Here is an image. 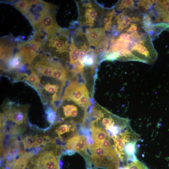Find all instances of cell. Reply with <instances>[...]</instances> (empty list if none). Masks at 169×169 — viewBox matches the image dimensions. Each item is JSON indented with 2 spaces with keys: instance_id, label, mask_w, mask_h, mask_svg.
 I'll list each match as a JSON object with an SVG mask.
<instances>
[{
  "instance_id": "cell-40",
  "label": "cell",
  "mask_w": 169,
  "mask_h": 169,
  "mask_svg": "<svg viewBox=\"0 0 169 169\" xmlns=\"http://www.w3.org/2000/svg\"></svg>"
},
{
  "instance_id": "cell-22",
  "label": "cell",
  "mask_w": 169,
  "mask_h": 169,
  "mask_svg": "<svg viewBox=\"0 0 169 169\" xmlns=\"http://www.w3.org/2000/svg\"><path fill=\"white\" fill-rule=\"evenodd\" d=\"M130 44L124 42L116 43L110 47L108 53L118 52L121 49L127 48L130 46Z\"/></svg>"
},
{
  "instance_id": "cell-35",
  "label": "cell",
  "mask_w": 169,
  "mask_h": 169,
  "mask_svg": "<svg viewBox=\"0 0 169 169\" xmlns=\"http://www.w3.org/2000/svg\"><path fill=\"white\" fill-rule=\"evenodd\" d=\"M109 139L108 138L105 140L100 144L105 148L109 150L112 149L109 141Z\"/></svg>"
},
{
  "instance_id": "cell-16",
  "label": "cell",
  "mask_w": 169,
  "mask_h": 169,
  "mask_svg": "<svg viewBox=\"0 0 169 169\" xmlns=\"http://www.w3.org/2000/svg\"><path fill=\"white\" fill-rule=\"evenodd\" d=\"M24 79L32 84L36 89L40 92L41 87L40 80L38 75L33 70L29 75H26Z\"/></svg>"
},
{
  "instance_id": "cell-4",
  "label": "cell",
  "mask_w": 169,
  "mask_h": 169,
  "mask_svg": "<svg viewBox=\"0 0 169 169\" xmlns=\"http://www.w3.org/2000/svg\"><path fill=\"white\" fill-rule=\"evenodd\" d=\"M58 166L56 157L51 151L43 152L36 158V169H53Z\"/></svg>"
},
{
  "instance_id": "cell-36",
  "label": "cell",
  "mask_w": 169,
  "mask_h": 169,
  "mask_svg": "<svg viewBox=\"0 0 169 169\" xmlns=\"http://www.w3.org/2000/svg\"><path fill=\"white\" fill-rule=\"evenodd\" d=\"M78 114V109L77 107L76 106L72 110L70 113L71 116L76 117L77 116Z\"/></svg>"
},
{
  "instance_id": "cell-1",
  "label": "cell",
  "mask_w": 169,
  "mask_h": 169,
  "mask_svg": "<svg viewBox=\"0 0 169 169\" xmlns=\"http://www.w3.org/2000/svg\"><path fill=\"white\" fill-rule=\"evenodd\" d=\"M130 50L144 63L152 64L158 57V53L154 47L152 38L148 34L134 42Z\"/></svg>"
},
{
  "instance_id": "cell-14",
  "label": "cell",
  "mask_w": 169,
  "mask_h": 169,
  "mask_svg": "<svg viewBox=\"0 0 169 169\" xmlns=\"http://www.w3.org/2000/svg\"><path fill=\"white\" fill-rule=\"evenodd\" d=\"M169 28V24L163 22L154 24L151 31L148 34L152 38L158 36L163 31L166 30Z\"/></svg>"
},
{
  "instance_id": "cell-34",
  "label": "cell",
  "mask_w": 169,
  "mask_h": 169,
  "mask_svg": "<svg viewBox=\"0 0 169 169\" xmlns=\"http://www.w3.org/2000/svg\"><path fill=\"white\" fill-rule=\"evenodd\" d=\"M45 142L46 141L44 140L43 138L41 136H37L34 147L43 145L45 143Z\"/></svg>"
},
{
  "instance_id": "cell-21",
  "label": "cell",
  "mask_w": 169,
  "mask_h": 169,
  "mask_svg": "<svg viewBox=\"0 0 169 169\" xmlns=\"http://www.w3.org/2000/svg\"><path fill=\"white\" fill-rule=\"evenodd\" d=\"M135 8L134 2L132 0L120 1L116 6V9L121 11L125 9H131Z\"/></svg>"
},
{
  "instance_id": "cell-24",
  "label": "cell",
  "mask_w": 169,
  "mask_h": 169,
  "mask_svg": "<svg viewBox=\"0 0 169 169\" xmlns=\"http://www.w3.org/2000/svg\"><path fill=\"white\" fill-rule=\"evenodd\" d=\"M156 0H140L137 2V6L140 8L147 10L151 8Z\"/></svg>"
},
{
  "instance_id": "cell-6",
  "label": "cell",
  "mask_w": 169,
  "mask_h": 169,
  "mask_svg": "<svg viewBox=\"0 0 169 169\" xmlns=\"http://www.w3.org/2000/svg\"><path fill=\"white\" fill-rule=\"evenodd\" d=\"M105 31L104 28H102L86 29L85 35L90 44L96 47L100 41L105 39Z\"/></svg>"
},
{
  "instance_id": "cell-9",
  "label": "cell",
  "mask_w": 169,
  "mask_h": 169,
  "mask_svg": "<svg viewBox=\"0 0 169 169\" xmlns=\"http://www.w3.org/2000/svg\"><path fill=\"white\" fill-rule=\"evenodd\" d=\"M33 70L41 76L52 77L53 73L52 64H49L47 61L43 60L38 62L35 65Z\"/></svg>"
},
{
  "instance_id": "cell-2",
  "label": "cell",
  "mask_w": 169,
  "mask_h": 169,
  "mask_svg": "<svg viewBox=\"0 0 169 169\" xmlns=\"http://www.w3.org/2000/svg\"><path fill=\"white\" fill-rule=\"evenodd\" d=\"M28 109L27 105H17L11 102H8L3 107L7 119L18 125L26 122Z\"/></svg>"
},
{
  "instance_id": "cell-29",
  "label": "cell",
  "mask_w": 169,
  "mask_h": 169,
  "mask_svg": "<svg viewBox=\"0 0 169 169\" xmlns=\"http://www.w3.org/2000/svg\"><path fill=\"white\" fill-rule=\"evenodd\" d=\"M119 56L117 52H108L105 56V59L106 60L113 61L115 60H118Z\"/></svg>"
},
{
  "instance_id": "cell-18",
  "label": "cell",
  "mask_w": 169,
  "mask_h": 169,
  "mask_svg": "<svg viewBox=\"0 0 169 169\" xmlns=\"http://www.w3.org/2000/svg\"><path fill=\"white\" fill-rule=\"evenodd\" d=\"M82 49H79L73 44L69 47L70 63L71 64H76L78 61L81 50Z\"/></svg>"
},
{
  "instance_id": "cell-13",
  "label": "cell",
  "mask_w": 169,
  "mask_h": 169,
  "mask_svg": "<svg viewBox=\"0 0 169 169\" xmlns=\"http://www.w3.org/2000/svg\"><path fill=\"white\" fill-rule=\"evenodd\" d=\"M119 56L118 60L122 61H133L142 62L139 59L134 55L130 49L125 48L117 52Z\"/></svg>"
},
{
  "instance_id": "cell-32",
  "label": "cell",
  "mask_w": 169,
  "mask_h": 169,
  "mask_svg": "<svg viewBox=\"0 0 169 169\" xmlns=\"http://www.w3.org/2000/svg\"><path fill=\"white\" fill-rule=\"evenodd\" d=\"M17 142L19 150V155L22 154L25 151L26 147L25 141L21 139L20 140H17Z\"/></svg>"
},
{
  "instance_id": "cell-27",
  "label": "cell",
  "mask_w": 169,
  "mask_h": 169,
  "mask_svg": "<svg viewBox=\"0 0 169 169\" xmlns=\"http://www.w3.org/2000/svg\"><path fill=\"white\" fill-rule=\"evenodd\" d=\"M43 88L47 92L50 93L55 92L59 89L58 85L55 84H51L49 83L44 84Z\"/></svg>"
},
{
  "instance_id": "cell-37",
  "label": "cell",
  "mask_w": 169,
  "mask_h": 169,
  "mask_svg": "<svg viewBox=\"0 0 169 169\" xmlns=\"http://www.w3.org/2000/svg\"><path fill=\"white\" fill-rule=\"evenodd\" d=\"M82 5L83 7L86 8H92L93 5L92 4L89 2H86V3H82Z\"/></svg>"
},
{
  "instance_id": "cell-23",
  "label": "cell",
  "mask_w": 169,
  "mask_h": 169,
  "mask_svg": "<svg viewBox=\"0 0 169 169\" xmlns=\"http://www.w3.org/2000/svg\"><path fill=\"white\" fill-rule=\"evenodd\" d=\"M108 45V41L105 39L101 41L96 47L94 50L96 54H100L103 53L106 50Z\"/></svg>"
},
{
  "instance_id": "cell-17",
  "label": "cell",
  "mask_w": 169,
  "mask_h": 169,
  "mask_svg": "<svg viewBox=\"0 0 169 169\" xmlns=\"http://www.w3.org/2000/svg\"><path fill=\"white\" fill-rule=\"evenodd\" d=\"M51 45L53 47H55L57 51L62 53L66 51L68 44V41L64 42L63 39L61 38H56L51 42Z\"/></svg>"
},
{
  "instance_id": "cell-12",
  "label": "cell",
  "mask_w": 169,
  "mask_h": 169,
  "mask_svg": "<svg viewBox=\"0 0 169 169\" xmlns=\"http://www.w3.org/2000/svg\"><path fill=\"white\" fill-rule=\"evenodd\" d=\"M98 12L94 8H87L84 15V24L90 27H93L96 20Z\"/></svg>"
},
{
  "instance_id": "cell-25",
  "label": "cell",
  "mask_w": 169,
  "mask_h": 169,
  "mask_svg": "<svg viewBox=\"0 0 169 169\" xmlns=\"http://www.w3.org/2000/svg\"><path fill=\"white\" fill-rule=\"evenodd\" d=\"M37 136H27L24 138L26 146L30 148L34 147Z\"/></svg>"
},
{
  "instance_id": "cell-11",
  "label": "cell",
  "mask_w": 169,
  "mask_h": 169,
  "mask_svg": "<svg viewBox=\"0 0 169 169\" xmlns=\"http://www.w3.org/2000/svg\"><path fill=\"white\" fill-rule=\"evenodd\" d=\"M53 73L52 77L53 78L62 82L63 84L66 79V71L60 64L53 63L52 64Z\"/></svg>"
},
{
  "instance_id": "cell-8",
  "label": "cell",
  "mask_w": 169,
  "mask_h": 169,
  "mask_svg": "<svg viewBox=\"0 0 169 169\" xmlns=\"http://www.w3.org/2000/svg\"><path fill=\"white\" fill-rule=\"evenodd\" d=\"M66 147L69 150L81 151H85L89 146L84 136L75 135L68 140Z\"/></svg>"
},
{
  "instance_id": "cell-20",
  "label": "cell",
  "mask_w": 169,
  "mask_h": 169,
  "mask_svg": "<svg viewBox=\"0 0 169 169\" xmlns=\"http://www.w3.org/2000/svg\"><path fill=\"white\" fill-rule=\"evenodd\" d=\"M115 14V10L114 8L109 12L105 17L104 21V29L106 31H109L111 27L112 20Z\"/></svg>"
},
{
  "instance_id": "cell-5",
  "label": "cell",
  "mask_w": 169,
  "mask_h": 169,
  "mask_svg": "<svg viewBox=\"0 0 169 169\" xmlns=\"http://www.w3.org/2000/svg\"><path fill=\"white\" fill-rule=\"evenodd\" d=\"M127 10H124L116 17L115 20L117 24V30L120 32L128 27L132 23H137L142 21V19L138 15H132L128 14Z\"/></svg>"
},
{
  "instance_id": "cell-7",
  "label": "cell",
  "mask_w": 169,
  "mask_h": 169,
  "mask_svg": "<svg viewBox=\"0 0 169 169\" xmlns=\"http://www.w3.org/2000/svg\"><path fill=\"white\" fill-rule=\"evenodd\" d=\"M37 23L38 27L44 28L46 32L51 29L59 28L54 21L52 14L47 12L46 10L41 12Z\"/></svg>"
},
{
  "instance_id": "cell-26",
  "label": "cell",
  "mask_w": 169,
  "mask_h": 169,
  "mask_svg": "<svg viewBox=\"0 0 169 169\" xmlns=\"http://www.w3.org/2000/svg\"><path fill=\"white\" fill-rule=\"evenodd\" d=\"M71 126L66 124H63L60 125L59 128L56 130V131L59 136L69 131Z\"/></svg>"
},
{
  "instance_id": "cell-3",
  "label": "cell",
  "mask_w": 169,
  "mask_h": 169,
  "mask_svg": "<svg viewBox=\"0 0 169 169\" xmlns=\"http://www.w3.org/2000/svg\"><path fill=\"white\" fill-rule=\"evenodd\" d=\"M87 93L88 92L84 84H79L77 81H73L65 88L62 100H71L77 103L84 95Z\"/></svg>"
},
{
  "instance_id": "cell-39",
  "label": "cell",
  "mask_w": 169,
  "mask_h": 169,
  "mask_svg": "<svg viewBox=\"0 0 169 169\" xmlns=\"http://www.w3.org/2000/svg\"><path fill=\"white\" fill-rule=\"evenodd\" d=\"M3 169H4L3 168Z\"/></svg>"
},
{
  "instance_id": "cell-31",
  "label": "cell",
  "mask_w": 169,
  "mask_h": 169,
  "mask_svg": "<svg viewBox=\"0 0 169 169\" xmlns=\"http://www.w3.org/2000/svg\"><path fill=\"white\" fill-rule=\"evenodd\" d=\"M94 62V58L92 54H88L83 61L84 65L87 66L92 65Z\"/></svg>"
},
{
  "instance_id": "cell-19",
  "label": "cell",
  "mask_w": 169,
  "mask_h": 169,
  "mask_svg": "<svg viewBox=\"0 0 169 169\" xmlns=\"http://www.w3.org/2000/svg\"><path fill=\"white\" fill-rule=\"evenodd\" d=\"M14 6L20 11L24 15H27L28 13V10L31 5L29 1L21 0L14 4Z\"/></svg>"
},
{
  "instance_id": "cell-33",
  "label": "cell",
  "mask_w": 169,
  "mask_h": 169,
  "mask_svg": "<svg viewBox=\"0 0 169 169\" xmlns=\"http://www.w3.org/2000/svg\"><path fill=\"white\" fill-rule=\"evenodd\" d=\"M46 113L48 121L51 123H53L55 119V113L52 110L48 109L46 111Z\"/></svg>"
},
{
  "instance_id": "cell-30",
  "label": "cell",
  "mask_w": 169,
  "mask_h": 169,
  "mask_svg": "<svg viewBox=\"0 0 169 169\" xmlns=\"http://www.w3.org/2000/svg\"><path fill=\"white\" fill-rule=\"evenodd\" d=\"M75 107L73 105H67L63 107L64 115L66 117H71L70 113Z\"/></svg>"
},
{
  "instance_id": "cell-38",
  "label": "cell",
  "mask_w": 169,
  "mask_h": 169,
  "mask_svg": "<svg viewBox=\"0 0 169 169\" xmlns=\"http://www.w3.org/2000/svg\"><path fill=\"white\" fill-rule=\"evenodd\" d=\"M29 3L31 5H36L39 3L41 1L40 0H31L29 1Z\"/></svg>"
},
{
  "instance_id": "cell-10",
  "label": "cell",
  "mask_w": 169,
  "mask_h": 169,
  "mask_svg": "<svg viewBox=\"0 0 169 169\" xmlns=\"http://www.w3.org/2000/svg\"><path fill=\"white\" fill-rule=\"evenodd\" d=\"M92 137L95 143L100 145L105 140L110 138V136L101 128L95 126L92 123Z\"/></svg>"
},
{
  "instance_id": "cell-28",
  "label": "cell",
  "mask_w": 169,
  "mask_h": 169,
  "mask_svg": "<svg viewBox=\"0 0 169 169\" xmlns=\"http://www.w3.org/2000/svg\"><path fill=\"white\" fill-rule=\"evenodd\" d=\"M89 98V93L86 94L80 98L76 103L80 106L86 107L90 103Z\"/></svg>"
},
{
  "instance_id": "cell-15",
  "label": "cell",
  "mask_w": 169,
  "mask_h": 169,
  "mask_svg": "<svg viewBox=\"0 0 169 169\" xmlns=\"http://www.w3.org/2000/svg\"><path fill=\"white\" fill-rule=\"evenodd\" d=\"M137 140H135L127 143L125 145V152L127 155V160L133 161L137 159L135 155L136 149L135 145Z\"/></svg>"
}]
</instances>
